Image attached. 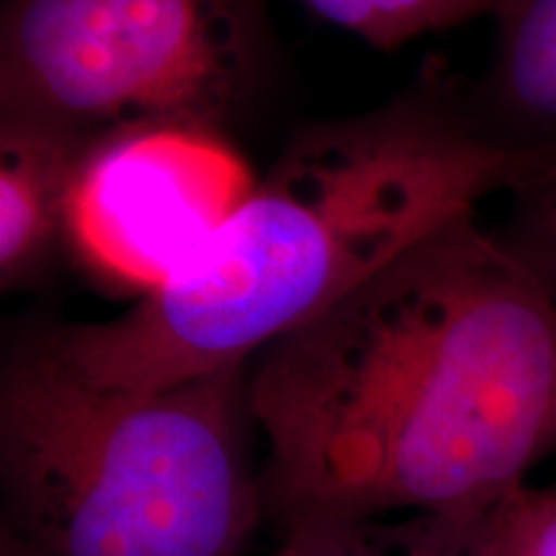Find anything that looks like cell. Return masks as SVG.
I'll list each match as a JSON object with an SVG mask.
<instances>
[{"label":"cell","instance_id":"cell-1","mask_svg":"<svg viewBox=\"0 0 556 556\" xmlns=\"http://www.w3.org/2000/svg\"><path fill=\"white\" fill-rule=\"evenodd\" d=\"M266 520L479 516L556 448V302L477 212L250 361Z\"/></svg>","mask_w":556,"mask_h":556},{"label":"cell","instance_id":"cell-2","mask_svg":"<svg viewBox=\"0 0 556 556\" xmlns=\"http://www.w3.org/2000/svg\"><path fill=\"white\" fill-rule=\"evenodd\" d=\"M531 155L486 135L464 83L426 75L377 109L296 131L232 214L119 315L39 336L83 379L124 392L248 366L438 227L510 191Z\"/></svg>","mask_w":556,"mask_h":556},{"label":"cell","instance_id":"cell-3","mask_svg":"<svg viewBox=\"0 0 556 556\" xmlns=\"http://www.w3.org/2000/svg\"><path fill=\"white\" fill-rule=\"evenodd\" d=\"M248 366L99 387L37 332L0 366V531L37 556H242L266 520Z\"/></svg>","mask_w":556,"mask_h":556},{"label":"cell","instance_id":"cell-4","mask_svg":"<svg viewBox=\"0 0 556 556\" xmlns=\"http://www.w3.org/2000/svg\"><path fill=\"white\" fill-rule=\"evenodd\" d=\"M268 0H3L0 116L225 135L274 67Z\"/></svg>","mask_w":556,"mask_h":556},{"label":"cell","instance_id":"cell-5","mask_svg":"<svg viewBox=\"0 0 556 556\" xmlns=\"http://www.w3.org/2000/svg\"><path fill=\"white\" fill-rule=\"evenodd\" d=\"M253 184L225 135L186 127L114 131L80 173L67 253L109 294L139 299L189 258Z\"/></svg>","mask_w":556,"mask_h":556},{"label":"cell","instance_id":"cell-6","mask_svg":"<svg viewBox=\"0 0 556 556\" xmlns=\"http://www.w3.org/2000/svg\"><path fill=\"white\" fill-rule=\"evenodd\" d=\"M103 139V137H101ZM52 124L0 116V289L18 291L67 253L73 197L101 142Z\"/></svg>","mask_w":556,"mask_h":556},{"label":"cell","instance_id":"cell-7","mask_svg":"<svg viewBox=\"0 0 556 556\" xmlns=\"http://www.w3.org/2000/svg\"><path fill=\"white\" fill-rule=\"evenodd\" d=\"M492 54L467 86L486 135L513 150L556 142V0H500Z\"/></svg>","mask_w":556,"mask_h":556},{"label":"cell","instance_id":"cell-8","mask_svg":"<svg viewBox=\"0 0 556 556\" xmlns=\"http://www.w3.org/2000/svg\"><path fill=\"white\" fill-rule=\"evenodd\" d=\"M274 556H456L428 518L315 516L276 528Z\"/></svg>","mask_w":556,"mask_h":556},{"label":"cell","instance_id":"cell-9","mask_svg":"<svg viewBox=\"0 0 556 556\" xmlns=\"http://www.w3.org/2000/svg\"><path fill=\"white\" fill-rule=\"evenodd\" d=\"M328 21L381 52H392L433 31L490 16L500 0H302Z\"/></svg>","mask_w":556,"mask_h":556},{"label":"cell","instance_id":"cell-10","mask_svg":"<svg viewBox=\"0 0 556 556\" xmlns=\"http://www.w3.org/2000/svg\"><path fill=\"white\" fill-rule=\"evenodd\" d=\"M435 523L456 556H556V486H518L479 516Z\"/></svg>","mask_w":556,"mask_h":556},{"label":"cell","instance_id":"cell-11","mask_svg":"<svg viewBox=\"0 0 556 556\" xmlns=\"http://www.w3.org/2000/svg\"><path fill=\"white\" fill-rule=\"evenodd\" d=\"M492 232L556 302V142L533 150L507 191L505 222Z\"/></svg>","mask_w":556,"mask_h":556},{"label":"cell","instance_id":"cell-12","mask_svg":"<svg viewBox=\"0 0 556 556\" xmlns=\"http://www.w3.org/2000/svg\"><path fill=\"white\" fill-rule=\"evenodd\" d=\"M0 556H37V554H31L29 548L21 546L16 539L0 531Z\"/></svg>","mask_w":556,"mask_h":556}]
</instances>
